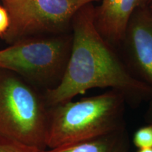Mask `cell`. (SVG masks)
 Wrapping results in <instances>:
<instances>
[{
	"label": "cell",
	"instance_id": "cell-1",
	"mask_svg": "<svg viewBox=\"0 0 152 152\" xmlns=\"http://www.w3.org/2000/svg\"><path fill=\"white\" fill-rule=\"evenodd\" d=\"M71 49L65 73L54 88L44 92L49 106L73 100L94 88H109L123 93L128 102L152 99V87L120 61L101 35L92 4L74 16Z\"/></svg>",
	"mask_w": 152,
	"mask_h": 152
},
{
	"label": "cell",
	"instance_id": "cell-2",
	"mask_svg": "<svg viewBox=\"0 0 152 152\" xmlns=\"http://www.w3.org/2000/svg\"><path fill=\"white\" fill-rule=\"evenodd\" d=\"M126 97L115 90L49 106L47 149L104 135L125 128Z\"/></svg>",
	"mask_w": 152,
	"mask_h": 152
},
{
	"label": "cell",
	"instance_id": "cell-3",
	"mask_svg": "<svg viewBox=\"0 0 152 152\" xmlns=\"http://www.w3.org/2000/svg\"><path fill=\"white\" fill-rule=\"evenodd\" d=\"M49 108L37 87L0 69V137L46 149Z\"/></svg>",
	"mask_w": 152,
	"mask_h": 152
},
{
	"label": "cell",
	"instance_id": "cell-4",
	"mask_svg": "<svg viewBox=\"0 0 152 152\" xmlns=\"http://www.w3.org/2000/svg\"><path fill=\"white\" fill-rule=\"evenodd\" d=\"M64 33L25 37L0 49V69L16 73L44 92L61 80L71 49Z\"/></svg>",
	"mask_w": 152,
	"mask_h": 152
},
{
	"label": "cell",
	"instance_id": "cell-5",
	"mask_svg": "<svg viewBox=\"0 0 152 152\" xmlns=\"http://www.w3.org/2000/svg\"><path fill=\"white\" fill-rule=\"evenodd\" d=\"M98 0H1L9 16L2 39L9 45L25 37L64 33L75 14Z\"/></svg>",
	"mask_w": 152,
	"mask_h": 152
},
{
	"label": "cell",
	"instance_id": "cell-6",
	"mask_svg": "<svg viewBox=\"0 0 152 152\" xmlns=\"http://www.w3.org/2000/svg\"><path fill=\"white\" fill-rule=\"evenodd\" d=\"M143 1L102 0L97 11H94L95 24L108 42L124 39L133 12Z\"/></svg>",
	"mask_w": 152,
	"mask_h": 152
},
{
	"label": "cell",
	"instance_id": "cell-7",
	"mask_svg": "<svg viewBox=\"0 0 152 152\" xmlns=\"http://www.w3.org/2000/svg\"><path fill=\"white\" fill-rule=\"evenodd\" d=\"M136 77L152 87V19L142 16L130 23L126 35Z\"/></svg>",
	"mask_w": 152,
	"mask_h": 152
},
{
	"label": "cell",
	"instance_id": "cell-8",
	"mask_svg": "<svg viewBox=\"0 0 152 152\" xmlns=\"http://www.w3.org/2000/svg\"><path fill=\"white\" fill-rule=\"evenodd\" d=\"M129 140L125 128L97 137L84 140L43 152H128Z\"/></svg>",
	"mask_w": 152,
	"mask_h": 152
},
{
	"label": "cell",
	"instance_id": "cell-9",
	"mask_svg": "<svg viewBox=\"0 0 152 152\" xmlns=\"http://www.w3.org/2000/svg\"><path fill=\"white\" fill-rule=\"evenodd\" d=\"M0 152H43V149L15 140L0 137Z\"/></svg>",
	"mask_w": 152,
	"mask_h": 152
},
{
	"label": "cell",
	"instance_id": "cell-10",
	"mask_svg": "<svg viewBox=\"0 0 152 152\" xmlns=\"http://www.w3.org/2000/svg\"><path fill=\"white\" fill-rule=\"evenodd\" d=\"M132 142L138 149L152 148V123L139 128L133 135Z\"/></svg>",
	"mask_w": 152,
	"mask_h": 152
},
{
	"label": "cell",
	"instance_id": "cell-11",
	"mask_svg": "<svg viewBox=\"0 0 152 152\" xmlns=\"http://www.w3.org/2000/svg\"><path fill=\"white\" fill-rule=\"evenodd\" d=\"M9 16L4 6L0 5V37H2L9 27Z\"/></svg>",
	"mask_w": 152,
	"mask_h": 152
},
{
	"label": "cell",
	"instance_id": "cell-12",
	"mask_svg": "<svg viewBox=\"0 0 152 152\" xmlns=\"http://www.w3.org/2000/svg\"><path fill=\"white\" fill-rule=\"evenodd\" d=\"M147 114L148 122L149 123H152V99L151 101V103H150L149 110H148Z\"/></svg>",
	"mask_w": 152,
	"mask_h": 152
},
{
	"label": "cell",
	"instance_id": "cell-13",
	"mask_svg": "<svg viewBox=\"0 0 152 152\" xmlns=\"http://www.w3.org/2000/svg\"><path fill=\"white\" fill-rule=\"evenodd\" d=\"M137 152H152V148H148V149H139Z\"/></svg>",
	"mask_w": 152,
	"mask_h": 152
},
{
	"label": "cell",
	"instance_id": "cell-14",
	"mask_svg": "<svg viewBox=\"0 0 152 152\" xmlns=\"http://www.w3.org/2000/svg\"><path fill=\"white\" fill-rule=\"evenodd\" d=\"M147 1H152V0H147Z\"/></svg>",
	"mask_w": 152,
	"mask_h": 152
},
{
	"label": "cell",
	"instance_id": "cell-15",
	"mask_svg": "<svg viewBox=\"0 0 152 152\" xmlns=\"http://www.w3.org/2000/svg\"><path fill=\"white\" fill-rule=\"evenodd\" d=\"M151 9H152V5H151Z\"/></svg>",
	"mask_w": 152,
	"mask_h": 152
}]
</instances>
